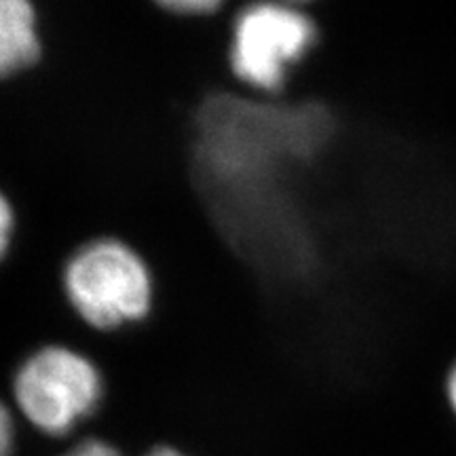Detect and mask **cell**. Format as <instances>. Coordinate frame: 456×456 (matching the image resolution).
<instances>
[{
	"mask_svg": "<svg viewBox=\"0 0 456 456\" xmlns=\"http://www.w3.org/2000/svg\"><path fill=\"white\" fill-rule=\"evenodd\" d=\"M309 0H237L228 68L239 87L277 95L317 43Z\"/></svg>",
	"mask_w": 456,
	"mask_h": 456,
	"instance_id": "obj_1",
	"label": "cell"
},
{
	"mask_svg": "<svg viewBox=\"0 0 456 456\" xmlns=\"http://www.w3.org/2000/svg\"><path fill=\"white\" fill-rule=\"evenodd\" d=\"M104 393V376L87 355L64 345H49L17 368L11 403L38 436L66 442L94 420Z\"/></svg>",
	"mask_w": 456,
	"mask_h": 456,
	"instance_id": "obj_2",
	"label": "cell"
},
{
	"mask_svg": "<svg viewBox=\"0 0 456 456\" xmlns=\"http://www.w3.org/2000/svg\"><path fill=\"white\" fill-rule=\"evenodd\" d=\"M72 311L95 332H117L148 317L155 300L151 266L129 243L98 237L83 243L64 266Z\"/></svg>",
	"mask_w": 456,
	"mask_h": 456,
	"instance_id": "obj_3",
	"label": "cell"
},
{
	"mask_svg": "<svg viewBox=\"0 0 456 456\" xmlns=\"http://www.w3.org/2000/svg\"><path fill=\"white\" fill-rule=\"evenodd\" d=\"M43 60L34 0H0V83L30 72Z\"/></svg>",
	"mask_w": 456,
	"mask_h": 456,
	"instance_id": "obj_4",
	"label": "cell"
},
{
	"mask_svg": "<svg viewBox=\"0 0 456 456\" xmlns=\"http://www.w3.org/2000/svg\"><path fill=\"white\" fill-rule=\"evenodd\" d=\"M45 456H125L121 448L94 433H78L72 440L55 442Z\"/></svg>",
	"mask_w": 456,
	"mask_h": 456,
	"instance_id": "obj_5",
	"label": "cell"
},
{
	"mask_svg": "<svg viewBox=\"0 0 456 456\" xmlns=\"http://www.w3.org/2000/svg\"><path fill=\"white\" fill-rule=\"evenodd\" d=\"M20 450V416L13 403L0 397V456H17Z\"/></svg>",
	"mask_w": 456,
	"mask_h": 456,
	"instance_id": "obj_6",
	"label": "cell"
},
{
	"mask_svg": "<svg viewBox=\"0 0 456 456\" xmlns=\"http://www.w3.org/2000/svg\"><path fill=\"white\" fill-rule=\"evenodd\" d=\"M13 235H15V212L13 205L0 191V262L7 258L11 243H13Z\"/></svg>",
	"mask_w": 456,
	"mask_h": 456,
	"instance_id": "obj_7",
	"label": "cell"
},
{
	"mask_svg": "<svg viewBox=\"0 0 456 456\" xmlns=\"http://www.w3.org/2000/svg\"><path fill=\"white\" fill-rule=\"evenodd\" d=\"M138 456H192L180 450L178 446H171V444H155V446L146 448L144 452H140Z\"/></svg>",
	"mask_w": 456,
	"mask_h": 456,
	"instance_id": "obj_8",
	"label": "cell"
},
{
	"mask_svg": "<svg viewBox=\"0 0 456 456\" xmlns=\"http://www.w3.org/2000/svg\"><path fill=\"white\" fill-rule=\"evenodd\" d=\"M446 397L450 410H452V414L456 416V362L452 363V368H450V372L446 376Z\"/></svg>",
	"mask_w": 456,
	"mask_h": 456,
	"instance_id": "obj_9",
	"label": "cell"
}]
</instances>
